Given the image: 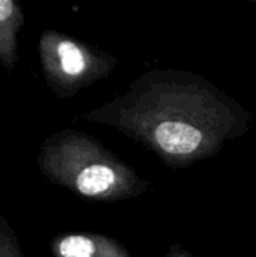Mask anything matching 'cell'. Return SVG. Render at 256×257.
Listing matches in <instances>:
<instances>
[{
	"label": "cell",
	"instance_id": "6da1fadb",
	"mask_svg": "<svg viewBox=\"0 0 256 257\" xmlns=\"http://www.w3.org/2000/svg\"><path fill=\"white\" fill-rule=\"evenodd\" d=\"M83 117L116 128L174 169L211 158L250 123V114L213 83L175 69L143 72Z\"/></svg>",
	"mask_w": 256,
	"mask_h": 257
},
{
	"label": "cell",
	"instance_id": "7a4b0ae2",
	"mask_svg": "<svg viewBox=\"0 0 256 257\" xmlns=\"http://www.w3.org/2000/svg\"><path fill=\"white\" fill-rule=\"evenodd\" d=\"M38 169L53 184L84 199L118 202L145 193L149 182L86 133L62 130L38 152Z\"/></svg>",
	"mask_w": 256,
	"mask_h": 257
},
{
	"label": "cell",
	"instance_id": "3957f363",
	"mask_svg": "<svg viewBox=\"0 0 256 257\" xmlns=\"http://www.w3.org/2000/svg\"><path fill=\"white\" fill-rule=\"evenodd\" d=\"M38 53L47 86L59 98L74 96L109 77L116 66L115 56L56 30L41 33Z\"/></svg>",
	"mask_w": 256,
	"mask_h": 257
},
{
	"label": "cell",
	"instance_id": "277c9868",
	"mask_svg": "<svg viewBox=\"0 0 256 257\" xmlns=\"http://www.w3.org/2000/svg\"><path fill=\"white\" fill-rule=\"evenodd\" d=\"M53 257H131L116 239L97 233L60 235L51 241Z\"/></svg>",
	"mask_w": 256,
	"mask_h": 257
},
{
	"label": "cell",
	"instance_id": "5b68a950",
	"mask_svg": "<svg viewBox=\"0 0 256 257\" xmlns=\"http://www.w3.org/2000/svg\"><path fill=\"white\" fill-rule=\"evenodd\" d=\"M24 26V11L14 0H0V66L8 72L18 63V35Z\"/></svg>",
	"mask_w": 256,
	"mask_h": 257
},
{
	"label": "cell",
	"instance_id": "8992f818",
	"mask_svg": "<svg viewBox=\"0 0 256 257\" xmlns=\"http://www.w3.org/2000/svg\"><path fill=\"white\" fill-rule=\"evenodd\" d=\"M0 257H26L20 247V241L14 229L3 217L2 211H0Z\"/></svg>",
	"mask_w": 256,
	"mask_h": 257
},
{
	"label": "cell",
	"instance_id": "52a82bcc",
	"mask_svg": "<svg viewBox=\"0 0 256 257\" xmlns=\"http://www.w3.org/2000/svg\"><path fill=\"white\" fill-rule=\"evenodd\" d=\"M166 257H192V256L189 254V251H187V250L181 248L180 245H175V247H172V248L169 250V253L166 254Z\"/></svg>",
	"mask_w": 256,
	"mask_h": 257
}]
</instances>
